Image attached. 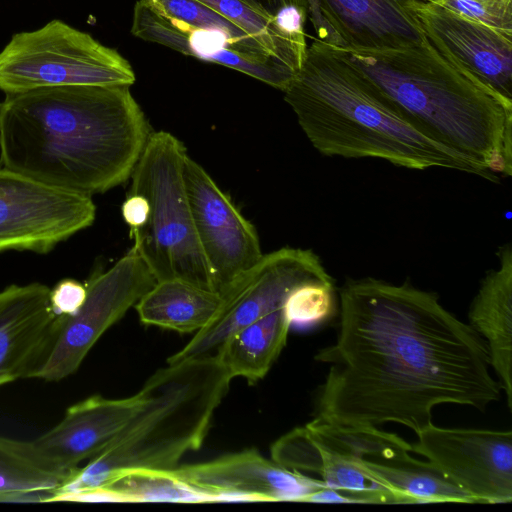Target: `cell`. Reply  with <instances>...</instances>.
I'll return each mask as SVG.
<instances>
[{
	"label": "cell",
	"mask_w": 512,
	"mask_h": 512,
	"mask_svg": "<svg viewBox=\"0 0 512 512\" xmlns=\"http://www.w3.org/2000/svg\"><path fill=\"white\" fill-rule=\"evenodd\" d=\"M339 301L337 339L315 355L329 365L317 418L368 427L395 422L417 435L439 404L484 411L500 399L486 342L436 293L365 277L347 280Z\"/></svg>",
	"instance_id": "cell-1"
},
{
	"label": "cell",
	"mask_w": 512,
	"mask_h": 512,
	"mask_svg": "<svg viewBox=\"0 0 512 512\" xmlns=\"http://www.w3.org/2000/svg\"><path fill=\"white\" fill-rule=\"evenodd\" d=\"M130 85H72L7 94L1 167L91 196L127 181L152 133Z\"/></svg>",
	"instance_id": "cell-2"
},
{
	"label": "cell",
	"mask_w": 512,
	"mask_h": 512,
	"mask_svg": "<svg viewBox=\"0 0 512 512\" xmlns=\"http://www.w3.org/2000/svg\"><path fill=\"white\" fill-rule=\"evenodd\" d=\"M283 92L322 155L377 158L407 169L446 168L495 180L417 129L340 48L315 39Z\"/></svg>",
	"instance_id": "cell-3"
},
{
	"label": "cell",
	"mask_w": 512,
	"mask_h": 512,
	"mask_svg": "<svg viewBox=\"0 0 512 512\" xmlns=\"http://www.w3.org/2000/svg\"><path fill=\"white\" fill-rule=\"evenodd\" d=\"M340 49L425 135L495 180L511 176V99L446 59L424 35L420 43L402 49Z\"/></svg>",
	"instance_id": "cell-4"
},
{
	"label": "cell",
	"mask_w": 512,
	"mask_h": 512,
	"mask_svg": "<svg viewBox=\"0 0 512 512\" xmlns=\"http://www.w3.org/2000/svg\"><path fill=\"white\" fill-rule=\"evenodd\" d=\"M232 378L213 354L168 364L143 385L146 400L52 501H78L130 470L171 471L201 447Z\"/></svg>",
	"instance_id": "cell-5"
},
{
	"label": "cell",
	"mask_w": 512,
	"mask_h": 512,
	"mask_svg": "<svg viewBox=\"0 0 512 512\" xmlns=\"http://www.w3.org/2000/svg\"><path fill=\"white\" fill-rule=\"evenodd\" d=\"M183 143L166 131L152 132L130 176L129 193L144 196L149 215L130 234L156 281L181 279L213 290L200 249L184 182Z\"/></svg>",
	"instance_id": "cell-6"
},
{
	"label": "cell",
	"mask_w": 512,
	"mask_h": 512,
	"mask_svg": "<svg viewBox=\"0 0 512 512\" xmlns=\"http://www.w3.org/2000/svg\"><path fill=\"white\" fill-rule=\"evenodd\" d=\"M131 32L284 91L295 76L243 27L198 0H138Z\"/></svg>",
	"instance_id": "cell-7"
},
{
	"label": "cell",
	"mask_w": 512,
	"mask_h": 512,
	"mask_svg": "<svg viewBox=\"0 0 512 512\" xmlns=\"http://www.w3.org/2000/svg\"><path fill=\"white\" fill-rule=\"evenodd\" d=\"M130 63L90 34L54 19L15 33L0 51V90L7 94L72 85H133Z\"/></svg>",
	"instance_id": "cell-8"
},
{
	"label": "cell",
	"mask_w": 512,
	"mask_h": 512,
	"mask_svg": "<svg viewBox=\"0 0 512 512\" xmlns=\"http://www.w3.org/2000/svg\"><path fill=\"white\" fill-rule=\"evenodd\" d=\"M131 249L106 271L87 281L86 298L71 316H59L53 339L30 378L58 382L73 375L100 337L155 284Z\"/></svg>",
	"instance_id": "cell-9"
},
{
	"label": "cell",
	"mask_w": 512,
	"mask_h": 512,
	"mask_svg": "<svg viewBox=\"0 0 512 512\" xmlns=\"http://www.w3.org/2000/svg\"><path fill=\"white\" fill-rule=\"evenodd\" d=\"M328 274L320 257L309 249L283 247L263 254L222 296L221 308L214 319L169 357L167 363L210 354L237 330L282 308L296 286Z\"/></svg>",
	"instance_id": "cell-10"
},
{
	"label": "cell",
	"mask_w": 512,
	"mask_h": 512,
	"mask_svg": "<svg viewBox=\"0 0 512 512\" xmlns=\"http://www.w3.org/2000/svg\"><path fill=\"white\" fill-rule=\"evenodd\" d=\"M91 196L53 188L0 167V252L48 253L91 226Z\"/></svg>",
	"instance_id": "cell-11"
},
{
	"label": "cell",
	"mask_w": 512,
	"mask_h": 512,
	"mask_svg": "<svg viewBox=\"0 0 512 512\" xmlns=\"http://www.w3.org/2000/svg\"><path fill=\"white\" fill-rule=\"evenodd\" d=\"M184 182L196 237L221 297L263 256L254 226L206 170L188 155Z\"/></svg>",
	"instance_id": "cell-12"
},
{
	"label": "cell",
	"mask_w": 512,
	"mask_h": 512,
	"mask_svg": "<svg viewBox=\"0 0 512 512\" xmlns=\"http://www.w3.org/2000/svg\"><path fill=\"white\" fill-rule=\"evenodd\" d=\"M411 451L425 456L475 503L512 501V432L441 428L417 434Z\"/></svg>",
	"instance_id": "cell-13"
},
{
	"label": "cell",
	"mask_w": 512,
	"mask_h": 512,
	"mask_svg": "<svg viewBox=\"0 0 512 512\" xmlns=\"http://www.w3.org/2000/svg\"><path fill=\"white\" fill-rule=\"evenodd\" d=\"M146 400L143 388L133 396L108 399L93 395L70 406L62 420L32 441H22L28 457L64 483L80 464L97 456Z\"/></svg>",
	"instance_id": "cell-14"
},
{
	"label": "cell",
	"mask_w": 512,
	"mask_h": 512,
	"mask_svg": "<svg viewBox=\"0 0 512 512\" xmlns=\"http://www.w3.org/2000/svg\"><path fill=\"white\" fill-rule=\"evenodd\" d=\"M406 10L441 55L512 100V38L430 1Z\"/></svg>",
	"instance_id": "cell-15"
},
{
	"label": "cell",
	"mask_w": 512,
	"mask_h": 512,
	"mask_svg": "<svg viewBox=\"0 0 512 512\" xmlns=\"http://www.w3.org/2000/svg\"><path fill=\"white\" fill-rule=\"evenodd\" d=\"M214 495L218 501H301L326 486L248 449L217 459L165 471Z\"/></svg>",
	"instance_id": "cell-16"
},
{
	"label": "cell",
	"mask_w": 512,
	"mask_h": 512,
	"mask_svg": "<svg viewBox=\"0 0 512 512\" xmlns=\"http://www.w3.org/2000/svg\"><path fill=\"white\" fill-rule=\"evenodd\" d=\"M58 322L46 285L13 284L0 291V387L31 377Z\"/></svg>",
	"instance_id": "cell-17"
},
{
	"label": "cell",
	"mask_w": 512,
	"mask_h": 512,
	"mask_svg": "<svg viewBox=\"0 0 512 512\" xmlns=\"http://www.w3.org/2000/svg\"><path fill=\"white\" fill-rule=\"evenodd\" d=\"M325 18L348 50L385 51L414 46L423 34L408 14L410 0H319Z\"/></svg>",
	"instance_id": "cell-18"
},
{
	"label": "cell",
	"mask_w": 512,
	"mask_h": 512,
	"mask_svg": "<svg viewBox=\"0 0 512 512\" xmlns=\"http://www.w3.org/2000/svg\"><path fill=\"white\" fill-rule=\"evenodd\" d=\"M498 265L487 271L472 300L469 325L486 342L490 366L496 372L512 408V248L499 247Z\"/></svg>",
	"instance_id": "cell-19"
},
{
	"label": "cell",
	"mask_w": 512,
	"mask_h": 512,
	"mask_svg": "<svg viewBox=\"0 0 512 512\" xmlns=\"http://www.w3.org/2000/svg\"><path fill=\"white\" fill-rule=\"evenodd\" d=\"M222 302L215 291L181 279H167L156 281L134 306L144 324L191 333L208 325Z\"/></svg>",
	"instance_id": "cell-20"
},
{
	"label": "cell",
	"mask_w": 512,
	"mask_h": 512,
	"mask_svg": "<svg viewBox=\"0 0 512 512\" xmlns=\"http://www.w3.org/2000/svg\"><path fill=\"white\" fill-rule=\"evenodd\" d=\"M290 324L283 307L231 334L214 354L231 378L262 379L286 345Z\"/></svg>",
	"instance_id": "cell-21"
},
{
	"label": "cell",
	"mask_w": 512,
	"mask_h": 512,
	"mask_svg": "<svg viewBox=\"0 0 512 512\" xmlns=\"http://www.w3.org/2000/svg\"><path fill=\"white\" fill-rule=\"evenodd\" d=\"M198 1L243 27L276 59L298 72L308 47L304 30L288 27L242 0Z\"/></svg>",
	"instance_id": "cell-22"
},
{
	"label": "cell",
	"mask_w": 512,
	"mask_h": 512,
	"mask_svg": "<svg viewBox=\"0 0 512 512\" xmlns=\"http://www.w3.org/2000/svg\"><path fill=\"white\" fill-rule=\"evenodd\" d=\"M93 492H98L101 501L219 502L216 496L201 491L167 472L151 470L127 471L110 484Z\"/></svg>",
	"instance_id": "cell-23"
},
{
	"label": "cell",
	"mask_w": 512,
	"mask_h": 512,
	"mask_svg": "<svg viewBox=\"0 0 512 512\" xmlns=\"http://www.w3.org/2000/svg\"><path fill=\"white\" fill-rule=\"evenodd\" d=\"M63 484L28 457L22 441L0 436V502L52 501Z\"/></svg>",
	"instance_id": "cell-24"
},
{
	"label": "cell",
	"mask_w": 512,
	"mask_h": 512,
	"mask_svg": "<svg viewBox=\"0 0 512 512\" xmlns=\"http://www.w3.org/2000/svg\"><path fill=\"white\" fill-rule=\"evenodd\" d=\"M336 288L328 274L296 286L287 296L283 310L290 326L307 327L320 324L335 312Z\"/></svg>",
	"instance_id": "cell-25"
},
{
	"label": "cell",
	"mask_w": 512,
	"mask_h": 512,
	"mask_svg": "<svg viewBox=\"0 0 512 512\" xmlns=\"http://www.w3.org/2000/svg\"><path fill=\"white\" fill-rule=\"evenodd\" d=\"M86 293V285L74 279H63L50 289L52 310L57 316H71L84 303Z\"/></svg>",
	"instance_id": "cell-26"
},
{
	"label": "cell",
	"mask_w": 512,
	"mask_h": 512,
	"mask_svg": "<svg viewBox=\"0 0 512 512\" xmlns=\"http://www.w3.org/2000/svg\"><path fill=\"white\" fill-rule=\"evenodd\" d=\"M307 17L310 19L316 33V39L337 48H346L344 40L334 30L321 9L319 0H306Z\"/></svg>",
	"instance_id": "cell-27"
},
{
	"label": "cell",
	"mask_w": 512,
	"mask_h": 512,
	"mask_svg": "<svg viewBox=\"0 0 512 512\" xmlns=\"http://www.w3.org/2000/svg\"><path fill=\"white\" fill-rule=\"evenodd\" d=\"M124 221L130 227V234L144 226L149 215V204L140 194L129 193L121 206Z\"/></svg>",
	"instance_id": "cell-28"
},
{
	"label": "cell",
	"mask_w": 512,
	"mask_h": 512,
	"mask_svg": "<svg viewBox=\"0 0 512 512\" xmlns=\"http://www.w3.org/2000/svg\"><path fill=\"white\" fill-rule=\"evenodd\" d=\"M267 15L277 18L279 14L290 6H298L307 10L306 0H242Z\"/></svg>",
	"instance_id": "cell-29"
},
{
	"label": "cell",
	"mask_w": 512,
	"mask_h": 512,
	"mask_svg": "<svg viewBox=\"0 0 512 512\" xmlns=\"http://www.w3.org/2000/svg\"><path fill=\"white\" fill-rule=\"evenodd\" d=\"M483 1L500 2V3L512 4V0H483Z\"/></svg>",
	"instance_id": "cell-30"
},
{
	"label": "cell",
	"mask_w": 512,
	"mask_h": 512,
	"mask_svg": "<svg viewBox=\"0 0 512 512\" xmlns=\"http://www.w3.org/2000/svg\"><path fill=\"white\" fill-rule=\"evenodd\" d=\"M0 104H1V102H0Z\"/></svg>",
	"instance_id": "cell-31"
}]
</instances>
